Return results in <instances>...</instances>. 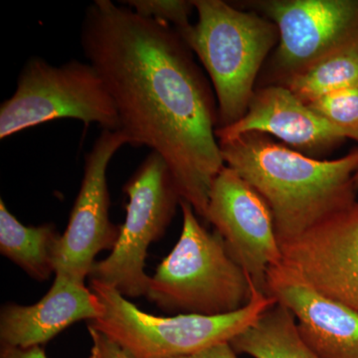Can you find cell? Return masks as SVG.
<instances>
[{"mask_svg": "<svg viewBox=\"0 0 358 358\" xmlns=\"http://www.w3.org/2000/svg\"><path fill=\"white\" fill-rule=\"evenodd\" d=\"M229 343H219L201 352L176 358H239Z\"/></svg>", "mask_w": 358, "mask_h": 358, "instance_id": "obj_22", "label": "cell"}, {"mask_svg": "<svg viewBox=\"0 0 358 358\" xmlns=\"http://www.w3.org/2000/svg\"><path fill=\"white\" fill-rule=\"evenodd\" d=\"M60 236L53 224L26 226L21 223L0 199V254L32 279L43 282L55 275Z\"/></svg>", "mask_w": 358, "mask_h": 358, "instance_id": "obj_15", "label": "cell"}, {"mask_svg": "<svg viewBox=\"0 0 358 358\" xmlns=\"http://www.w3.org/2000/svg\"><path fill=\"white\" fill-rule=\"evenodd\" d=\"M205 220L215 227L257 291L267 294L268 272L282 262V254L265 199L236 171L224 166L212 185Z\"/></svg>", "mask_w": 358, "mask_h": 358, "instance_id": "obj_9", "label": "cell"}, {"mask_svg": "<svg viewBox=\"0 0 358 358\" xmlns=\"http://www.w3.org/2000/svg\"><path fill=\"white\" fill-rule=\"evenodd\" d=\"M259 133L310 155L331 150L346 136L315 112L285 85H271L255 92L246 114L234 124L216 129L218 141Z\"/></svg>", "mask_w": 358, "mask_h": 358, "instance_id": "obj_13", "label": "cell"}, {"mask_svg": "<svg viewBox=\"0 0 358 358\" xmlns=\"http://www.w3.org/2000/svg\"><path fill=\"white\" fill-rule=\"evenodd\" d=\"M129 143L122 131L103 129L85 155L81 187L59 240L55 275L85 282L98 254L114 248L121 226L110 219L107 171L117 150Z\"/></svg>", "mask_w": 358, "mask_h": 358, "instance_id": "obj_8", "label": "cell"}, {"mask_svg": "<svg viewBox=\"0 0 358 358\" xmlns=\"http://www.w3.org/2000/svg\"><path fill=\"white\" fill-rule=\"evenodd\" d=\"M90 288L102 303L103 313L89 324L114 339L134 358L186 357L230 343L275 303L255 289L248 305L235 313L159 317L143 312L112 287L91 282Z\"/></svg>", "mask_w": 358, "mask_h": 358, "instance_id": "obj_5", "label": "cell"}, {"mask_svg": "<svg viewBox=\"0 0 358 358\" xmlns=\"http://www.w3.org/2000/svg\"><path fill=\"white\" fill-rule=\"evenodd\" d=\"M122 190L129 202L119 238L110 255L94 264L89 279L112 287L126 298H138L148 291V248L164 236L181 197L166 162L154 152Z\"/></svg>", "mask_w": 358, "mask_h": 358, "instance_id": "obj_7", "label": "cell"}, {"mask_svg": "<svg viewBox=\"0 0 358 358\" xmlns=\"http://www.w3.org/2000/svg\"><path fill=\"white\" fill-rule=\"evenodd\" d=\"M0 358H48V357L41 345L30 346V348L1 346Z\"/></svg>", "mask_w": 358, "mask_h": 358, "instance_id": "obj_21", "label": "cell"}, {"mask_svg": "<svg viewBox=\"0 0 358 358\" xmlns=\"http://www.w3.org/2000/svg\"><path fill=\"white\" fill-rule=\"evenodd\" d=\"M308 105L341 129L346 138L358 143V86L331 92Z\"/></svg>", "mask_w": 358, "mask_h": 358, "instance_id": "obj_18", "label": "cell"}, {"mask_svg": "<svg viewBox=\"0 0 358 358\" xmlns=\"http://www.w3.org/2000/svg\"><path fill=\"white\" fill-rule=\"evenodd\" d=\"M355 188H357V192H358V171H357V174H355Z\"/></svg>", "mask_w": 358, "mask_h": 358, "instance_id": "obj_23", "label": "cell"}, {"mask_svg": "<svg viewBox=\"0 0 358 358\" xmlns=\"http://www.w3.org/2000/svg\"><path fill=\"white\" fill-rule=\"evenodd\" d=\"M126 3L138 15L166 23L178 33L192 26L189 16L195 9L193 1L185 0H129Z\"/></svg>", "mask_w": 358, "mask_h": 358, "instance_id": "obj_19", "label": "cell"}, {"mask_svg": "<svg viewBox=\"0 0 358 358\" xmlns=\"http://www.w3.org/2000/svg\"><path fill=\"white\" fill-rule=\"evenodd\" d=\"M266 294L293 313L299 333L320 358H358V313L313 288L285 264L271 268Z\"/></svg>", "mask_w": 358, "mask_h": 358, "instance_id": "obj_12", "label": "cell"}, {"mask_svg": "<svg viewBox=\"0 0 358 358\" xmlns=\"http://www.w3.org/2000/svg\"><path fill=\"white\" fill-rule=\"evenodd\" d=\"M259 6L279 33L274 64L285 81L358 37V0H270Z\"/></svg>", "mask_w": 358, "mask_h": 358, "instance_id": "obj_10", "label": "cell"}, {"mask_svg": "<svg viewBox=\"0 0 358 358\" xmlns=\"http://www.w3.org/2000/svg\"><path fill=\"white\" fill-rule=\"evenodd\" d=\"M182 230L171 253L150 275L145 298L166 313L222 315L246 307L255 287L222 237L209 232L180 200Z\"/></svg>", "mask_w": 358, "mask_h": 358, "instance_id": "obj_3", "label": "cell"}, {"mask_svg": "<svg viewBox=\"0 0 358 358\" xmlns=\"http://www.w3.org/2000/svg\"><path fill=\"white\" fill-rule=\"evenodd\" d=\"M218 143L225 166L267 202L280 245L357 202L358 150L339 159H315L259 133Z\"/></svg>", "mask_w": 358, "mask_h": 358, "instance_id": "obj_2", "label": "cell"}, {"mask_svg": "<svg viewBox=\"0 0 358 358\" xmlns=\"http://www.w3.org/2000/svg\"><path fill=\"white\" fill-rule=\"evenodd\" d=\"M59 119H74L120 131V119L105 82L90 63L61 66L29 59L17 87L0 107V138Z\"/></svg>", "mask_w": 358, "mask_h": 358, "instance_id": "obj_6", "label": "cell"}, {"mask_svg": "<svg viewBox=\"0 0 358 358\" xmlns=\"http://www.w3.org/2000/svg\"><path fill=\"white\" fill-rule=\"evenodd\" d=\"M92 345L89 358H134L117 341L88 324Z\"/></svg>", "mask_w": 358, "mask_h": 358, "instance_id": "obj_20", "label": "cell"}, {"mask_svg": "<svg viewBox=\"0 0 358 358\" xmlns=\"http://www.w3.org/2000/svg\"><path fill=\"white\" fill-rule=\"evenodd\" d=\"M282 85L307 103L331 92L358 86V37Z\"/></svg>", "mask_w": 358, "mask_h": 358, "instance_id": "obj_17", "label": "cell"}, {"mask_svg": "<svg viewBox=\"0 0 358 358\" xmlns=\"http://www.w3.org/2000/svg\"><path fill=\"white\" fill-rule=\"evenodd\" d=\"M81 46L105 82L129 145L159 155L181 199L205 219L225 162L217 108L185 40L173 26L96 0L85 13Z\"/></svg>", "mask_w": 358, "mask_h": 358, "instance_id": "obj_1", "label": "cell"}, {"mask_svg": "<svg viewBox=\"0 0 358 358\" xmlns=\"http://www.w3.org/2000/svg\"><path fill=\"white\" fill-rule=\"evenodd\" d=\"M103 305L84 282L55 275L51 288L34 305L8 303L0 310V345H43L81 320L101 317Z\"/></svg>", "mask_w": 358, "mask_h": 358, "instance_id": "obj_14", "label": "cell"}, {"mask_svg": "<svg viewBox=\"0 0 358 358\" xmlns=\"http://www.w3.org/2000/svg\"><path fill=\"white\" fill-rule=\"evenodd\" d=\"M281 248L282 264L358 313V202Z\"/></svg>", "mask_w": 358, "mask_h": 358, "instance_id": "obj_11", "label": "cell"}, {"mask_svg": "<svg viewBox=\"0 0 358 358\" xmlns=\"http://www.w3.org/2000/svg\"><path fill=\"white\" fill-rule=\"evenodd\" d=\"M199 20L179 33L210 77L217 98V129L248 110L259 71L279 41L273 21L222 0H193Z\"/></svg>", "mask_w": 358, "mask_h": 358, "instance_id": "obj_4", "label": "cell"}, {"mask_svg": "<svg viewBox=\"0 0 358 358\" xmlns=\"http://www.w3.org/2000/svg\"><path fill=\"white\" fill-rule=\"evenodd\" d=\"M229 343L253 358H320L301 338L293 313L277 301Z\"/></svg>", "mask_w": 358, "mask_h": 358, "instance_id": "obj_16", "label": "cell"}]
</instances>
